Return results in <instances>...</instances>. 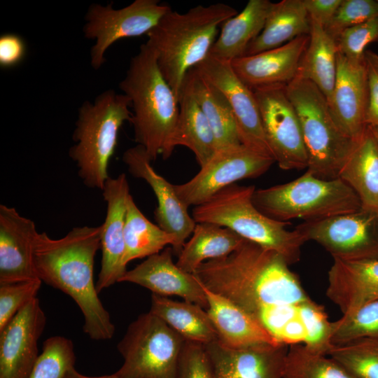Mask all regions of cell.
Segmentation results:
<instances>
[{
  "mask_svg": "<svg viewBox=\"0 0 378 378\" xmlns=\"http://www.w3.org/2000/svg\"><path fill=\"white\" fill-rule=\"evenodd\" d=\"M289 265L276 251L244 239L233 252L203 262L193 274L206 288L257 321L276 306L311 299Z\"/></svg>",
  "mask_w": 378,
  "mask_h": 378,
  "instance_id": "cell-1",
  "label": "cell"
},
{
  "mask_svg": "<svg viewBox=\"0 0 378 378\" xmlns=\"http://www.w3.org/2000/svg\"><path fill=\"white\" fill-rule=\"evenodd\" d=\"M102 225L75 227L54 239L38 233L33 260L38 278L71 297L84 316L83 331L92 340L113 337L115 326L94 282V263L101 249Z\"/></svg>",
  "mask_w": 378,
  "mask_h": 378,
  "instance_id": "cell-2",
  "label": "cell"
},
{
  "mask_svg": "<svg viewBox=\"0 0 378 378\" xmlns=\"http://www.w3.org/2000/svg\"><path fill=\"white\" fill-rule=\"evenodd\" d=\"M237 14L223 3L198 5L183 13L171 9L146 34V43L178 99L188 72L208 57L223 23Z\"/></svg>",
  "mask_w": 378,
  "mask_h": 378,
  "instance_id": "cell-3",
  "label": "cell"
},
{
  "mask_svg": "<svg viewBox=\"0 0 378 378\" xmlns=\"http://www.w3.org/2000/svg\"><path fill=\"white\" fill-rule=\"evenodd\" d=\"M119 88L130 101V122L137 145L144 148L151 162L159 155L164 160L169 158L179 102L158 67L155 51L147 43L132 57Z\"/></svg>",
  "mask_w": 378,
  "mask_h": 378,
  "instance_id": "cell-4",
  "label": "cell"
},
{
  "mask_svg": "<svg viewBox=\"0 0 378 378\" xmlns=\"http://www.w3.org/2000/svg\"><path fill=\"white\" fill-rule=\"evenodd\" d=\"M255 188L232 184L195 206L192 218L197 223H209L227 227L259 246L276 251L289 265L299 261L305 238L297 230H288L289 222L271 218L253 202Z\"/></svg>",
  "mask_w": 378,
  "mask_h": 378,
  "instance_id": "cell-5",
  "label": "cell"
},
{
  "mask_svg": "<svg viewBox=\"0 0 378 378\" xmlns=\"http://www.w3.org/2000/svg\"><path fill=\"white\" fill-rule=\"evenodd\" d=\"M130 101L113 90L99 94L93 102H84L78 109L69 155L78 174L88 188L102 190L110 177L108 167L115 150L118 132L130 122Z\"/></svg>",
  "mask_w": 378,
  "mask_h": 378,
  "instance_id": "cell-6",
  "label": "cell"
},
{
  "mask_svg": "<svg viewBox=\"0 0 378 378\" xmlns=\"http://www.w3.org/2000/svg\"><path fill=\"white\" fill-rule=\"evenodd\" d=\"M285 87L301 125L307 170L323 179L339 178L357 141L339 127L328 100L312 81L296 76Z\"/></svg>",
  "mask_w": 378,
  "mask_h": 378,
  "instance_id": "cell-7",
  "label": "cell"
},
{
  "mask_svg": "<svg viewBox=\"0 0 378 378\" xmlns=\"http://www.w3.org/2000/svg\"><path fill=\"white\" fill-rule=\"evenodd\" d=\"M253 202L262 213L282 222L322 220L361 209L356 192L341 178H320L308 170L290 182L255 190Z\"/></svg>",
  "mask_w": 378,
  "mask_h": 378,
  "instance_id": "cell-8",
  "label": "cell"
},
{
  "mask_svg": "<svg viewBox=\"0 0 378 378\" xmlns=\"http://www.w3.org/2000/svg\"><path fill=\"white\" fill-rule=\"evenodd\" d=\"M186 340L148 312L128 326L117 347L123 364L118 378H176Z\"/></svg>",
  "mask_w": 378,
  "mask_h": 378,
  "instance_id": "cell-9",
  "label": "cell"
},
{
  "mask_svg": "<svg viewBox=\"0 0 378 378\" xmlns=\"http://www.w3.org/2000/svg\"><path fill=\"white\" fill-rule=\"evenodd\" d=\"M113 2L90 5L86 13L83 33L95 41L90 50V64L96 70L106 62L105 53L117 41L147 34L172 8L159 0H135L116 9Z\"/></svg>",
  "mask_w": 378,
  "mask_h": 378,
  "instance_id": "cell-10",
  "label": "cell"
},
{
  "mask_svg": "<svg viewBox=\"0 0 378 378\" xmlns=\"http://www.w3.org/2000/svg\"><path fill=\"white\" fill-rule=\"evenodd\" d=\"M285 86L276 84L252 90L275 162L284 170L303 169L307 168V154L299 118Z\"/></svg>",
  "mask_w": 378,
  "mask_h": 378,
  "instance_id": "cell-11",
  "label": "cell"
},
{
  "mask_svg": "<svg viewBox=\"0 0 378 378\" xmlns=\"http://www.w3.org/2000/svg\"><path fill=\"white\" fill-rule=\"evenodd\" d=\"M297 229L306 241L320 244L334 258L378 259V214L364 209L314 221Z\"/></svg>",
  "mask_w": 378,
  "mask_h": 378,
  "instance_id": "cell-12",
  "label": "cell"
},
{
  "mask_svg": "<svg viewBox=\"0 0 378 378\" xmlns=\"http://www.w3.org/2000/svg\"><path fill=\"white\" fill-rule=\"evenodd\" d=\"M274 162L242 144L218 150L190 180L174 185L175 190L186 206H196L237 181L261 176Z\"/></svg>",
  "mask_w": 378,
  "mask_h": 378,
  "instance_id": "cell-13",
  "label": "cell"
},
{
  "mask_svg": "<svg viewBox=\"0 0 378 378\" xmlns=\"http://www.w3.org/2000/svg\"><path fill=\"white\" fill-rule=\"evenodd\" d=\"M194 68L218 88L227 99L240 143L251 150L274 159L266 141L254 92L238 77L231 62L208 55Z\"/></svg>",
  "mask_w": 378,
  "mask_h": 378,
  "instance_id": "cell-14",
  "label": "cell"
},
{
  "mask_svg": "<svg viewBox=\"0 0 378 378\" xmlns=\"http://www.w3.org/2000/svg\"><path fill=\"white\" fill-rule=\"evenodd\" d=\"M122 161L132 175L144 180L153 190L158 201L155 220L160 227L176 237V244L173 250L178 255L197 223L188 214V207L178 197L174 185L153 168L143 146L136 145L127 149Z\"/></svg>",
  "mask_w": 378,
  "mask_h": 378,
  "instance_id": "cell-15",
  "label": "cell"
},
{
  "mask_svg": "<svg viewBox=\"0 0 378 378\" xmlns=\"http://www.w3.org/2000/svg\"><path fill=\"white\" fill-rule=\"evenodd\" d=\"M46 323L39 300L24 307L0 331V378H29Z\"/></svg>",
  "mask_w": 378,
  "mask_h": 378,
  "instance_id": "cell-16",
  "label": "cell"
},
{
  "mask_svg": "<svg viewBox=\"0 0 378 378\" xmlns=\"http://www.w3.org/2000/svg\"><path fill=\"white\" fill-rule=\"evenodd\" d=\"M102 191L106 202V215L102 224L101 269L96 283L98 293L119 282L127 271L122 259L127 200L130 193L125 174L109 177Z\"/></svg>",
  "mask_w": 378,
  "mask_h": 378,
  "instance_id": "cell-17",
  "label": "cell"
},
{
  "mask_svg": "<svg viewBox=\"0 0 378 378\" xmlns=\"http://www.w3.org/2000/svg\"><path fill=\"white\" fill-rule=\"evenodd\" d=\"M204 346L214 378H283L287 345L233 349L216 340Z\"/></svg>",
  "mask_w": 378,
  "mask_h": 378,
  "instance_id": "cell-18",
  "label": "cell"
},
{
  "mask_svg": "<svg viewBox=\"0 0 378 378\" xmlns=\"http://www.w3.org/2000/svg\"><path fill=\"white\" fill-rule=\"evenodd\" d=\"M170 248L150 255L126 272L119 282H130L162 296L177 295L206 309L207 298L202 283L194 274L181 269L172 259Z\"/></svg>",
  "mask_w": 378,
  "mask_h": 378,
  "instance_id": "cell-19",
  "label": "cell"
},
{
  "mask_svg": "<svg viewBox=\"0 0 378 378\" xmlns=\"http://www.w3.org/2000/svg\"><path fill=\"white\" fill-rule=\"evenodd\" d=\"M38 234L33 220L0 205V284L38 279L33 260Z\"/></svg>",
  "mask_w": 378,
  "mask_h": 378,
  "instance_id": "cell-20",
  "label": "cell"
},
{
  "mask_svg": "<svg viewBox=\"0 0 378 378\" xmlns=\"http://www.w3.org/2000/svg\"><path fill=\"white\" fill-rule=\"evenodd\" d=\"M337 72L335 88L328 102L339 127L358 141L367 127L365 114L368 88L365 60L355 63L337 52Z\"/></svg>",
  "mask_w": 378,
  "mask_h": 378,
  "instance_id": "cell-21",
  "label": "cell"
},
{
  "mask_svg": "<svg viewBox=\"0 0 378 378\" xmlns=\"http://www.w3.org/2000/svg\"><path fill=\"white\" fill-rule=\"evenodd\" d=\"M309 34L298 36L276 48L231 61L238 77L250 88L290 83L297 76L307 48Z\"/></svg>",
  "mask_w": 378,
  "mask_h": 378,
  "instance_id": "cell-22",
  "label": "cell"
},
{
  "mask_svg": "<svg viewBox=\"0 0 378 378\" xmlns=\"http://www.w3.org/2000/svg\"><path fill=\"white\" fill-rule=\"evenodd\" d=\"M326 295L342 313L351 314L378 299V259H333Z\"/></svg>",
  "mask_w": 378,
  "mask_h": 378,
  "instance_id": "cell-23",
  "label": "cell"
},
{
  "mask_svg": "<svg viewBox=\"0 0 378 378\" xmlns=\"http://www.w3.org/2000/svg\"><path fill=\"white\" fill-rule=\"evenodd\" d=\"M204 288L208 302L206 310L220 344L233 349L280 344L244 309L204 286Z\"/></svg>",
  "mask_w": 378,
  "mask_h": 378,
  "instance_id": "cell-24",
  "label": "cell"
},
{
  "mask_svg": "<svg viewBox=\"0 0 378 378\" xmlns=\"http://www.w3.org/2000/svg\"><path fill=\"white\" fill-rule=\"evenodd\" d=\"M339 178L356 192L362 209L378 214V139L371 127L356 141Z\"/></svg>",
  "mask_w": 378,
  "mask_h": 378,
  "instance_id": "cell-25",
  "label": "cell"
},
{
  "mask_svg": "<svg viewBox=\"0 0 378 378\" xmlns=\"http://www.w3.org/2000/svg\"><path fill=\"white\" fill-rule=\"evenodd\" d=\"M272 4L249 0L239 13L223 23L209 55L228 62L244 56L250 43L262 31Z\"/></svg>",
  "mask_w": 378,
  "mask_h": 378,
  "instance_id": "cell-26",
  "label": "cell"
},
{
  "mask_svg": "<svg viewBox=\"0 0 378 378\" xmlns=\"http://www.w3.org/2000/svg\"><path fill=\"white\" fill-rule=\"evenodd\" d=\"M183 88L193 97L208 120L218 150L241 144L230 104L218 88L195 68L186 74Z\"/></svg>",
  "mask_w": 378,
  "mask_h": 378,
  "instance_id": "cell-27",
  "label": "cell"
},
{
  "mask_svg": "<svg viewBox=\"0 0 378 378\" xmlns=\"http://www.w3.org/2000/svg\"><path fill=\"white\" fill-rule=\"evenodd\" d=\"M178 102V116L169 142V154L176 146H186L194 153L202 167L218 150L214 132L200 106L184 88Z\"/></svg>",
  "mask_w": 378,
  "mask_h": 378,
  "instance_id": "cell-28",
  "label": "cell"
},
{
  "mask_svg": "<svg viewBox=\"0 0 378 378\" xmlns=\"http://www.w3.org/2000/svg\"><path fill=\"white\" fill-rule=\"evenodd\" d=\"M310 18L302 0L273 3L260 34L248 45L245 55L281 46L293 39L309 35Z\"/></svg>",
  "mask_w": 378,
  "mask_h": 378,
  "instance_id": "cell-29",
  "label": "cell"
},
{
  "mask_svg": "<svg viewBox=\"0 0 378 378\" xmlns=\"http://www.w3.org/2000/svg\"><path fill=\"white\" fill-rule=\"evenodd\" d=\"M149 312L161 318L186 341L206 345L218 340L206 310L196 304L152 294Z\"/></svg>",
  "mask_w": 378,
  "mask_h": 378,
  "instance_id": "cell-30",
  "label": "cell"
},
{
  "mask_svg": "<svg viewBox=\"0 0 378 378\" xmlns=\"http://www.w3.org/2000/svg\"><path fill=\"white\" fill-rule=\"evenodd\" d=\"M310 22L309 41L297 76L312 81L329 102L337 78V43L321 24Z\"/></svg>",
  "mask_w": 378,
  "mask_h": 378,
  "instance_id": "cell-31",
  "label": "cell"
},
{
  "mask_svg": "<svg viewBox=\"0 0 378 378\" xmlns=\"http://www.w3.org/2000/svg\"><path fill=\"white\" fill-rule=\"evenodd\" d=\"M244 239L227 227L209 223H197L190 240L178 254L176 265L193 274L203 262L225 257L243 242Z\"/></svg>",
  "mask_w": 378,
  "mask_h": 378,
  "instance_id": "cell-32",
  "label": "cell"
},
{
  "mask_svg": "<svg viewBox=\"0 0 378 378\" xmlns=\"http://www.w3.org/2000/svg\"><path fill=\"white\" fill-rule=\"evenodd\" d=\"M125 254L122 265L135 259L158 253L167 245L174 248L176 237L150 222L141 213L130 194L127 200L124 230Z\"/></svg>",
  "mask_w": 378,
  "mask_h": 378,
  "instance_id": "cell-33",
  "label": "cell"
},
{
  "mask_svg": "<svg viewBox=\"0 0 378 378\" xmlns=\"http://www.w3.org/2000/svg\"><path fill=\"white\" fill-rule=\"evenodd\" d=\"M283 378H356L331 357L313 353L303 344L288 348Z\"/></svg>",
  "mask_w": 378,
  "mask_h": 378,
  "instance_id": "cell-34",
  "label": "cell"
},
{
  "mask_svg": "<svg viewBox=\"0 0 378 378\" xmlns=\"http://www.w3.org/2000/svg\"><path fill=\"white\" fill-rule=\"evenodd\" d=\"M328 356L356 378H378V340L360 338L333 345Z\"/></svg>",
  "mask_w": 378,
  "mask_h": 378,
  "instance_id": "cell-35",
  "label": "cell"
},
{
  "mask_svg": "<svg viewBox=\"0 0 378 378\" xmlns=\"http://www.w3.org/2000/svg\"><path fill=\"white\" fill-rule=\"evenodd\" d=\"M75 363L71 340L61 335L52 336L44 341L29 378H67L75 368Z\"/></svg>",
  "mask_w": 378,
  "mask_h": 378,
  "instance_id": "cell-36",
  "label": "cell"
},
{
  "mask_svg": "<svg viewBox=\"0 0 378 378\" xmlns=\"http://www.w3.org/2000/svg\"><path fill=\"white\" fill-rule=\"evenodd\" d=\"M360 338L378 340V299L332 322L333 345Z\"/></svg>",
  "mask_w": 378,
  "mask_h": 378,
  "instance_id": "cell-37",
  "label": "cell"
},
{
  "mask_svg": "<svg viewBox=\"0 0 378 378\" xmlns=\"http://www.w3.org/2000/svg\"><path fill=\"white\" fill-rule=\"evenodd\" d=\"M300 311L307 331L303 345L313 353L328 355L333 346L332 322L329 321L324 307L310 299L301 302Z\"/></svg>",
  "mask_w": 378,
  "mask_h": 378,
  "instance_id": "cell-38",
  "label": "cell"
},
{
  "mask_svg": "<svg viewBox=\"0 0 378 378\" xmlns=\"http://www.w3.org/2000/svg\"><path fill=\"white\" fill-rule=\"evenodd\" d=\"M39 279L0 284V331L29 302L36 298Z\"/></svg>",
  "mask_w": 378,
  "mask_h": 378,
  "instance_id": "cell-39",
  "label": "cell"
},
{
  "mask_svg": "<svg viewBox=\"0 0 378 378\" xmlns=\"http://www.w3.org/2000/svg\"><path fill=\"white\" fill-rule=\"evenodd\" d=\"M338 52L348 60H365V47L378 41V17L344 29L335 39Z\"/></svg>",
  "mask_w": 378,
  "mask_h": 378,
  "instance_id": "cell-40",
  "label": "cell"
},
{
  "mask_svg": "<svg viewBox=\"0 0 378 378\" xmlns=\"http://www.w3.org/2000/svg\"><path fill=\"white\" fill-rule=\"evenodd\" d=\"M378 17L374 0H342L332 18L324 27L335 39L346 29Z\"/></svg>",
  "mask_w": 378,
  "mask_h": 378,
  "instance_id": "cell-41",
  "label": "cell"
},
{
  "mask_svg": "<svg viewBox=\"0 0 378 378\" xmlns=\"http://www.w3.org/2000/svg\"><path fill=\"white\" fill-rule=\"evenodd\" d=\"M176 378H214L204 345L185 342L179 358Z\"/></svg>",
  "mask_w": 378,
  "mask_h": 378,
  "instance_id": "cell-42",
  "label": "cell"
},
{
  "mask_svg": "<svg viewBox=\"0 0 378 378\" xmlns=\"http://www.w3.org/2000/svg\"><path fill=\"white\" fill-rule=\"evenodd\" d=\"M365 60L368 76V99L365 114L368 126L378 127V55L365 50Z\"/></svg>",
  "mask_w": 378,
  "mask_h": 378,
  "instance_id": "cell-43",
  "label": "cell"
},
{
  "mask_svg": "<svg viewBox=\"0 0 378 378\" xmlns=\"http://www.w3.org/2000/svg\"><path fill=\"white\" fill-rule=\"evenodd\" d=\"M26 45L22 38L15 34H4L0 37V66L12 68L19 64L26 55Z\"/></svg>",
  "mask_w": 378,
  "mask_h": 378,
  "instance_id": "cell-44",
  "label": "cell"
},
{
  "mask_svg": "<svg viewBox=\"0 0 378 378\" xmlns=\"http://www.w3.org/2000/svg\"><path fill=\"white\" fill-rule=\"evenodd\" d=\"M310 18L324 27L332 18L342 0H302Z\"/></svg>",
  "mask_w": 378,
  "mask_h": 378,
  "instance_id": "cell-45",
  "label": "cell"
},
{
  "mask_svg": "<svg viewBox=\"0 0 378 378\" xmlns=\"http://www.w3.org/2000/svg\"><path fill=\"white\" fill-rule=\"evenodd\" d=\"M67 378H118L115 373L100 377H88L79 373L75 368L69 374Z\"/></svg>",
  "mask_w": 378,
  "mask_h": 378,
  "instance_id": "cell-46",
  "label": "cell"
},
{
  "mask_svg": "<svg viewBox=\"0 0 378 378\" xmlns=\"http://www.w3.org/2000/svg\"><path fill=\"white\" fill-rule=\"evenodd\" d=\"M372 128L373 129V130H374V133H375V134H376V136H377V137L378 139V127H376V128L372 127Z\"/></svg>",
  "mask_w": 378,
  "mask_h": 378,
  "instance_id": "cell-47",
  "label": "cell"
},
{
  "mask_svg": "<svg viewBox=\"0 0 378 378\" xmlns=\"http://www.w3.org/2000/svg\"><path fill=\"white\" fill-rule=\"evenodd\" d=\"M377 2H378V0H377Z\"/></svg>",
  "mask_w": 378,
  "mask_h": 378,
  "instance_id": "cell-48",
  "label": "cell"
}]
</instances>
